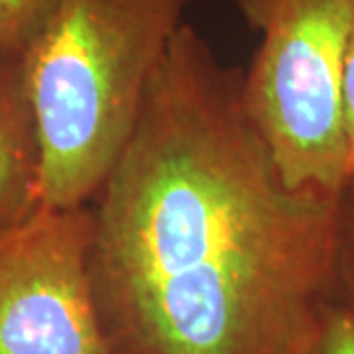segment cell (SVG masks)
I'll use <instances>...</instances> for the list:
<instances>
[{"mask_svg": "<svg viewBox=\"0 0 354 354\" xmlns=\"http://www.w3.org/2000/svg\"><path fill=\"white\" fill-rule=\"evenodd\" d=\"M88 207L114 354H299L341 297L342 193L286 183L242 71L189 22Z\"/></svg>", "mask_w": 354, "mask_h": 354, "instance_id": "6da1fadb", "label": "cell"}, {"mask_svg": "<svg viewBox=\"0 0 354 354\" xmlns=\"http://www.w3.org/2000/svg\"><path fill=\"white\" fill-rule=\"evenodd\" d=\"M191 2L57 0L18 59L38 140V205H91L136 130Z\"/></svg>", "mask_w": 354, "mask_h": 354, "instance_id": "7a4b0ae2", "label": "cell"}, {"mask_svg": "<svg viewBox=\"0 0 354 354\" xmlns=\"http://www.w3.org/2000/svg\"><path fill=\"white\" fill-rule=\"evenodd\" d=\"M260 36L242 104L293 189L344 193L341 81L354 0H227Z\"/></svg>", "mask_w": 354, "mask_h": 354, "instance_id": "3957f363", "label": "cell"}, {"mask_svg": "<svg viewBox=\"0 0 354 354\" xmlns=\"http://www.w3.org/2000/svg\"><path fill=\"white\" fill-rule=\"evenodd\" d=\"M91 207L32 213L0 230V354H114L91 278Z\"/></svg>", "mask_w": 354, "mask_h": 354, "instance_id": "277c9868", "label": "cell"}, {"mask_svg": "<svg viewBox=\"0 0 354 354\" xmlns=\"http://www.w3.org/2000/svg\"><path fill=\"white\" fill-rule=\"evenodd\" d=\"M39 156L20 64L0 59V230L38 207Z\"/></svg>", "mask_w": 354, "mask_h": 354, "instance_id": "5b68a950", "label": "cell"}, {"mask_svg": "<svg viewBox=\"0 0 354 354\" xmlns=\"http://www.w3.org/2000/svg\"><path fill=\"white\" fill-rule=\"evenodd\" d=\"M57 0H0V59L18 62Z\"/></svg>", "mask_w": 354, "mask_h": 354, "instance_id": "8992f818", "label": "cell"}, {"mask_svg": "<svg viewBox=\"0 0 354 354\" xmlns=\"http://www.w3.org/2000/svg\"><path fill=\"white\" fill-rule=\"evenodd\" d=\"M299 354H354V313L341 297L323 307Z\"/></svg>", "mask_w": 354, "mask_h": 354, "instance_id": "52a82bcc", "label": "cell"}, {"mask_svg": "<svg viewBox=\"0 0 354 354\" xmlns=\"http://www.w3.org/2000/svg\"><path fill=\"white\" fill-rule=\"evenodd\" d=\"M341 127L344 142V179L346 185H351L354 181V30L342 67Z\"/></svg>", "mask_w": 354, "mask_h": 354, "instance_id": "ba28073f", "label": "cell"}, {"mask_svg": "<svg viewBox=\"0 0 354 354\" xmlns=\"http://www.w3.org/2000/svg\"><path fill=\"white\" fill-rule=\"evenodd\" d=\"M342 244L344 254L354 256V181L342 193Z\"/></svg>", "mask_w": 354, "mask_h": 354, "instance_id": "9c48e42d", "label": "cell"}, {"mask_svg": "<svg viewBox=\"0 0 354 354\" xmlns=\"http://www.w3.org/2000/svg\"><path fill=\"white\" fill-rule=\"evenodd\" d=\"M341 301L354 313V256L344 254L341 274Z\"/></svg>", "mask_w": 354, "mask_h": 354, "instance_id": "30bf717a", "label": "cell"}]
</instances>
